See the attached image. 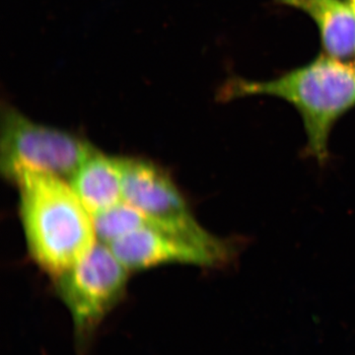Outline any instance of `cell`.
<instances>
[{
	"mask_svg": "<svg viewBox=\"0 0 355 355\" xmlns=\"http://www.w3.org/2000/svg\"><path fill=\"white\" fill-rule=\"evenodd\" d=\"M10 183L17 188L28 252L43 272L55 279L97 243L92 216L62 178L22 170Z\"/></svg>",
	"mask_w": 355,
	"mask_h": 355,
	"instance_id": "6da1fadb",
	"label": "cell"
},
{
	"mask_svg": "<svg viewBox=\"0 0 355 355\" xmlns=\"http://www.w3.org/2000/svg\"><path fill=\"white\" fill-rule=\"evenodd\" d=\"M98 241L110 243L150 223L146 216L125 200L92 216Z\"/></svg>",
	"mask_w": 355,
	"mask_h": 355,
	"instance_id": "9c48e42d",
	"label": "cell"
},
{
	"mask_svg": "<svg viewBox=\"0 0 355 355\" xmlns=\"http://www.w3.org/2000/svg\"><path fill=\"white\" fill-rule=\"evenodd\" d=\"M123 159V198L139 210L154 227L176 236L210 254L219 266L235 254L228 240L200 225L171 176L148 159Z\"/></svg>",
	"mask_w": 355,
	"mask_h": 355,
	"instance_id": "3957f363",
	"label": "cell"
},
{
	"mask_svg": "<svg viewBox=\"0 0 355 355\" xmlns=\"http://www.w3.org/2000/svg\"><path fill=\"white\" fill-rule=\"evenodd\" d=\"M123 159L96 149L69 184L91 216L123 202Z\"/></svg>",
	"mask_w": 355,
	"mask_h": 355,
	"instance_id": "52a82bcc",
	"label": "cell"
},
{
	"mask_svg": "<svg viewBox=\"0 0 355 355\" xmlns=\"http://www.w3.org/2000/svg\"><path fill=\"white\" fill-rule=\"evenodd\" d=\"M347 2V6H349L350 10L354 13V16L355 18V0H345Z\"/></svg>",
	"mask_w": 355,
	"mask_h": 355,
	"instance_id": "30bf717a",
	"label": "cell"
},
{
	"mask_svg": "<svg viewBox=\"0 0 355 355\" xmlns=\"http://www.w3.org/2000/svg\"><path fill=\"white\" fill-rule=\"evenodd\" d=\"M96 149L80 135L36 123L10 105H2L0 170L8 182L22 170L69 181Z\"/></svg>",
	"mask_w": 355,
	"mask_h": 355,
	"instance_id": "5b68a950",
	"label": "cell"
},
{
	"mask_svg": "<svg viewBox=\"0 0 355 355\" xmlns=\"http://www.w3.org/2000/svg\"><path fill=\"white\" fill-rule=\"evenodd\" d=\"M222 95L227 99L273 96L291 103L304 123L306 153L320 164H324L329 159L331 128L343 114L355 106V64L322 55L309 64L272 80L233 79Z\"/></svg>",
	"mask_w": 355,
	"mask_h": 355,
	"instance_id": "7a4b0ae2",
	"label": "cell"
},
{
	"mask_svg": "<svg viewBox=\"0 0 355 355\" xmlns=\"http://www.w3.org/2000/svg\"><path fill=\"white\" fill-rule=\"evenodd\" d=\"M128 275L108 245L97 241L83 260L53 279L71 315L78 354L87 352L103 321L125 297Z\"/></svg>",
	"mask_w": 355,
	"mask_h": 355,
	"instance_id": "277c9868",
	"label": "cell"
},
{
	"mask_svg": "<svg viewBox=\"0 0 355 355\" xmlns=\"http://www.w3.org/2000/svg\"><path fill=\"white\" fill-rule=\"evenodd\" d=\"M304 11L319 28L327 53L347 60L355 53V18L345 0H275Z\"/></svg>",
	"mask_w": 355,
	"mask_h": 355,
	"instance_id": "ba28073f",
	"label": "cell"
},
{
	"mask_svg": "<svg viewBox=\"0 0 355 355\" xmlns=\"http://www.w3.org/2000/svg\"><path fill=\"white\" fill-rule=\"evenodd\" d=\"M128 272H141L164 265L214 268L218 263L210 254L160 230L150 223L107 244Z\"/></svg>",
	"mask_w": 355,
	"mask_h": 355,
	"instance_id": "8992f818",
	"label": "cell"
}]
</instances>
